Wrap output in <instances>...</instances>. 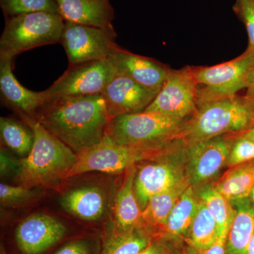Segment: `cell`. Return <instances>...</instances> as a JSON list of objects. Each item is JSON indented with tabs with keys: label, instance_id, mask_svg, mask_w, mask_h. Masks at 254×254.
I'll return each instance as SVG.
<instances>
[{
	"label": "cell",
	"instance_id": "cell-4",
	"mask_svg": "<svg viewBox=\"0 0 254 254\" xmlns=\"http://www.w3.org/2000/svg\"><path fill=\"white\" fill-rule=\"evenodd\" d=\"M183 120L149 112L119 115L110 120L106 133L119 145L156 152L177 139Z\"/></svg>",
	"mask_w": 254,
	"mask_h": 254
},
{
	"label": "cell",
	"instance_id": "cell-24",
	"mask_svg": "<svg viewBox=\"0 0 254 254\" xmlns=\"http://www.w3.org/2000/svg\"><path fill=\"white\" fill-rule=\"evenodd\" d=\"M0 134L5 146L23 158H26L33 148L34 132L24 122L20 123L12 118L1 117Z\"/></svg>",
	"mask_w": 254,
	"mask_h": 254
},
{
	"label": "cell",
	"instance_id": "cell-35",
	"mask_svg": "<svg viewBox=\"0 0 254 254\" xmlns=\"http://www.w3.org/2000/svg\"><path fill=\"white\" fill-rule=\"evenodd\" d=\"M163 239L153 238L150 245L138 254H172L168 246L163 242Z\"/></svg>",
	"mask_w": 254,
	"mask_h": 254
},
{
	"label": "cell",
	"instance_id": "cell-38",
	"mask_svg": "<svg viewBox=\"0 0 254 254\" xmlns=\"http://www.w3.org/2000/svg\"><path fill=\"white\" fill-rule=\"evenodd\" d=\"M249 254H254V232L249 246Z\"/></svg>",
	"mask_w": 254,
	"mask_h": 254
},
{
	"label": "cell",
	"instance_id": "cell-5",
	"mask_svg": "<svg viewBox=\"0 0 254 254\" xmlns=\"http://www.w3.org/2000/svg\"><path fill=\"white\" fill-rule=\"evenodd\" d=\"M65 21L60 14L36 12L6 20L0 38V55L14 58L38 47L59 43Z\"/></svg>",
	"mask_w": 254,
	"mask_h": 254
},
{
	"label": "cell",
	"instance_id": "cell-41",
	"mask_svg": "<svg viewBox=\"0 0 254 254\" xmlns=\"http://www.w3.org/2000/svg\"><path fill=\"white\" fill-rule=\"evenodd\" d=\"M251 195H252V199H253V201L254 203V187L253 190H252V193H251Z\"/></svg>",
	"mask_w": 254,
	"mask_h": 254
},
{
	"label": "cell",
	"instance_id": "cell-17",
	"mask_svg": "<svg viewBox=\"0 0 254 254\" xmlns=\"http://www.w3.org/2000/svg\"><path fill=\"white\" fill-rule=\"evenodd\" d=\"M65 21L94 27L113 28L115 12L110 0H55Z\"/></svg>",
	"mask_w": 254,
	"mask_h": 254
},
{
	"label": "cell",
	"instance_id": "cell-14",
	"mask_svg": "<svg viewBox=\"0 0 254 254\" xmlns=\"http://www.w3.org/2000/svg\"><path fill=\"white\" fill-rule=\"evenodd\" d=\"M188 176L192 184H200L215 176L226 164L231 144L225 137H214L189 144Z\"/></svg>",
	"mask_w": 254,
	"mask_h": 254
},
{
	"label": "cell",
	"instance_id": "cell-39",
	"mask_svg": "<svg viewBox=\"0 0 254 254\" xmlns=\"http://www.w3.org/2000/svg\"><path fill=\"white\" fill-rule=\"evenodd\" d=\"M0 254H8L6 253V251H5L4 247L2 245H1V250H0Z\"/></svg>",
	"mask_w": 254,
	"mask_h": 254
},
{
	"label": "cell",
	"instance_id": "cell-15",
	"mask_svg": "<svg viewBox=\"0 0 254 254\" xmlns=\"http://www.w3.org/2000/svg\"><path fill=\"white\" fill-rule=\"evenodd\" d=\"M14 58L0 55V92L2 101L16 110L21 119L36 118L37 112L48 101L45 91L24 88L12 72Z\"/></svg>",
	"mask_w": 254,
	"mask_h": 254
},
{
	"label": "cell",
	"instance_id": "cell-34",
	"mask_svg": "<svg viewBox=\"0 0 254 254\" xmlns=\"http://www.w3.org/2000/svg\"><path fill=\"white\" fill-rule=\"evenodd\" d=\"M227 235H218V238L213 245L206 250H195L197 254H225Z\"/></svg>",
	"mask_w": 254,
	"mask_h": 254
},
{
	"label": "cell",
	"instance_id": "cell-20",
	"mask_svg": "<svg viewBox=\"0 0 254 254\" xmlns=\"http://www.w3.org/2000/svg\"><path fill=\"white\" fill-rule=\"evenodd\" d=\"M187 186V182L183 180L170 190L154 195L142 210V227L153 238H161L170 214Z\"/></svg>",
	"mask_w": 254,
	"mask_h": 254
},
{
	"label": "cell",
	"instance_id": "cell-29",
	"mask_svg": "<svg viewBox=\"0 0 254 254\" xmlns=\"http://www.w3.org/2000/svg\"><path fill=\"white\" fill-rule=\"evenodd\" d=\"M38 197V191L34 189L18 185L0 184V202L4 206H17L28 203Z\"/></svg>",
	"mask_w": 254,
	"mask_h": 254
},
{
	"label": "cell",
	"instance_id": "cell-2",
	"mask_svg": "<svg viewBox=\"0 0 254 254\" xmlns=\"http://www.w3.org/2000/svg\"><path fill=\"white\" fill-rule=\"evenodd\" d=\"M23 122L33 128L35 140L29 154L20 159L16 173L19 185L29 188L55 187L68 179L76 161V153L50 133L36 119Z\"/></svg>",
	"mask_w": 254,
	"mask_h": 254
},
{
	"label": "cell",
	"instance_id": "cell-30",
	"mask_svg": "<svg viewBox=\"0 0 254 254\" xmlns=\"http://www.w3.org/2000/svg\"><path fill=\"white\" fill-rule=\"evenodd\" d=\"M252 160H254V142L242 135L232 145L226 165L231 168Z\"/></svg>",
	"mask_w": 254,
	"mask_h": 254
},
{
	"label": "cell",
	"instance_id": "cell-22",
	"mask_svg": "<svg viewBox=\"0 0 254 254\" xmlns=\"http://www.w3.org/2000/svg\"><path fill=\"white\" fill-rule=\"evenodd\" d=\"M254 187V160L231 167L215 183L214 188L227 199L249 198Z\"/></svg>",
	"mask_w": 254,
	"mask_h": 254
},
{
	"label": "cell",
	"instance_id": "cell-11",
	"mask_svg": "<svg viewBox=\"0 0 254 254\" xmlns=\"http://www.w3.org/2000/svg\"><path fill=\"white\" fill-rule=\"evenodd\" d=\"M65 233L66 227L58 219L36 213L18 224L15 239L23 254H41L60 242Z\"/></svg>",
	"mask_w": 254,
	"mask_h": 254
},
{
	"label": "cell",
	"instance_id": "cell-40",
	"mask_svg": "<svg viewBox=\"0 0 254 254\" xmlns=\"http://www.w3.org/2000/svg\"><path fill=\"white\" fill-rule=\"evenodd\" d=\"M192 249H193V248H192ZM193 252H190V251H188V252H184V254H197L196 252H195V250H193Z\"/></svg>",
	"mask_w": 254,
	"mask_h": 254
},
{
	"label": "cell",
	"instance_id": "cell-26",
	"mask_svg": "<svg viewBox=\"0 0 254 254\" xmlns=\"http://www.w3.org/2000/svg\"><path fill=\"white\" fill-rule=\"evenodd\" d=\"M190 233L187 243L195 250H206L218 238L219 233L216 222L201 201L198 202Z\"/></svg>",
	"mask_w": 254,
	"mask_h": 254
},
{
	"label": "cell",
	"instance_id": "cell-37",
	"mask_svg": "<svg viewBox=\"0 0 254 254\" xmlns=\"http://www.w3.org/2000/svg\"><path fill=\"white\" fill-rule=\"evenodd\" d=\"M242 135L247 137V138H250V140L254 142V127L249 128L247 131H244L243 133H242Z\"/></svg>",
	"mask_w": 254,
	"mask_h": 254
},
{
	"label": "cell",
	"instance_id": "cell-32",
	"mask_svg": "<svg viewBox=\"0 0 254 254\" xmlns=\"http://www.w3.org/2000/svg\"><path fill=\"white\" fill-rule=\"evenodd\" d=\"M19 163V160H16L1 148L0 153V173L1 177L7 176L11 173L16 174Z\"/></svg>",
	"mask_w": 254,
	"mask_h": 254
},
{
	"label": "cell",
	"instance_id": "cell-16",
	"mask_svg": "<svg viewBox=\"0 0 254 254\" xmlns=\"http://www.w3.org/2000/svg\"><path fill=\"white\" fill-rule=\"evenodd\" d=\"M181 175L171 163L155 160L137 169L134 192L140 208L143 210L148 200L183 181Z\"/></svg>",
	"mask_w": 254,
	"mask_h": 254
},
{
	"label": "cell",
	"instance_id": "cell-1",
	"mask_svg": "<svg viewBox=\"0 0 254 254\" xmlns=\"http://www.w3.org/2000/svg\"><path fill=\"white\" fill-rule=\"evenodd\" d=\"M35 119L76 153L98 143L111 120L101 94L50 99Z\"/></svg>",
	"mask_w": 254,
	"mask_h": 254
},
{
	"label": "cell",
	"instance_id": "cell-3",
	"mask_svg": "<svg viewBox=\"0 0 254 254\" xmlns=\"http://www.w3.org/2000/svg\"><path fill=\"white\" fill-rule=\"evenodd\" d=\"M254 127V101L237 95L197 107L193 117L182 125L177 138L190 143L227 133L245 131Z\"/></svg>",
	"mask_w": 254,
	"mask_h": 254
},
{
	"label": "cell",
	"instance_id": "cell-21",
	"mask_svg": "<svg viewBox=\"0 0 254 254\" xmlns=\"http://www.w3.org/2000/svg\"><path fill=\"white\" fill-rule=\"evenodd\" d=\"M235 201L237 208L227 235L225 254H249L254 232V205L248 198Z\"/></svg>",
	"mask_w": 254,
	"mask_h": 254
},
{
	"label": "cell",
	"instance_id": "cell-36",
	"mask_svg": "<svg viewBox=\"0 0 254 254\" xmlns=\"http://www.w3.org/2000/svg\"><path fill=\"white\" fill-rule=\"evenodd\" d=\"M247 93L245 97L248 99L254 101V67L252 68L249 74L248 80H247Z\"/></svg>",
	"mask_w": 254,
	"mask_h": 254
},
{
	"label": "cell",
	"instance_id": "cell-31",
	"mask_svg": "<svg viewBox=\"0 0 254 254\" xmlns=\"http://www.w3.org/2000/svg\"><path fill=\"white\" fill-rule=\"evenodd\" d=\"M238 7L248 33V48L254 53V0H239Z\"/></svg>",
	"mask_w": 254,
	"mask_h": 254
},
{
	"label": "cell",
	"instance_id": "cell-13",
	"mask_svg": "<svg viewBox=\"0 0 254 254\" xmlns=\"http://www.w3.org/2000/svg\"><path fill=\"white\" fill-rule=\"evenodd\" d=\"M108 60L117 74L128 76L150 91L158 93L171 69L150 58L133 54L118 47Z\"/></svg>",
	"mask_w": 254,
	"mask_h": 254
},
{
	"label": "cell",
	"instance_id": "cell-8",
	"mask_svg": "<svg viewBox=\"0 0 254 254\" xmlns=\"http://www.w3.org/2000/svg\"><path fill=\"white\" fill-rule=\"evenodd\" d=\"M113 28L85 26L65 21L60 43L66 52L70 65L108 59L118 48Z\"/></svg>",
	"mask_w": 254,
	"mask_h": 254
},
{
	"label": "cell",
	"instance_id": "cell-23",
	"mask_svg": "<svg viewBox=\"0 0 254 254\" xmlns=\"http://www.w3.org/2000/svg\"><path fill=\"white\" fill-rule=\"evenodd\" d=\"M198 203L193 189L187 187L170 213L161 238H178L187 234L191 227Z\"/></svg>",
	"mask_w": 254,
	"mask_h": 254
},
{
	"label": "cell",
	"instance_id": "cell-18",
	"mask_svg": "<svg viewBox=\"0 0 254 254\" xmlns=\"http://www.w3.org/2000/svg\"><path fill=\"white\" fill-rule=\"evenodd\" d=\"M137 168L133 165L126 171L114 205L113 232H127L142 227V210L134 192Z\"/></svg>",
	"mask_w": 254,
	"mask_h": 254
},
{
	"label": "cell",
	"instance_id": "cell-28",
	"mask_svg": "<svg viewBox=\"0 0 254 254\" xmlns=\"http://www.w3.org/2000/svg\"><path fill=\"white\" fill-rule=\"evenodd\" d=\"M0 6L5 16L9 18L36 12L59 14L55 0H0Z\"/></svg>",
	"mask_w": 254,
	"mask_h": 254
},
{
	"label": "cell",
	"instance_id": "cell-19",
	"mask_svg": "<svg viewBox=\"0 0 254 254\" xmlns=\"http://www.w3.org/2000/svg\"><path fill=\"white\" fill-rule=\"evenodd\" d=\"M60 205L73 216L92 222L103 217L107 198L103 190L97 186H83L66 191L60 198Z\"/></svg>",
	"mask_w": 254,
	"mask_h": 254
},
{
	"label": "cell",
	"instance_id": "cell-7",
	"mask_svg": "<svg viewBox=\"0 0 254 254\" xmlns=\"http://www.w3.org/2000/svg\"><path fill=\"white\" fill-rule=\"evenodd\" d=\"M158 153L119 145L105 135L98 143L76 153V161L68 178L91 172L120 174L126 172L136 162Z\"/></svg>",
	"mask_w": 254,
	"mask_h": 254
},
{
	"label": "cell",
	"instance_id": "cell-27",
	"mask_svg": "<svg viewBox=\"0 0 254 254\" xmlns=\"http://www.w3.org/2000/svg\"><path fill=\"white\" fill-rule=\"evenodd\" d=\"M200 201L205 205L218 225L219 235H228L235 215L230 200L214 187L205 189L200 194Z\"/></svg>",
	"mask_w": 254,
	"mask_h": 254
},
{
	"label": "cell",
	"instance_id": "cell-25",
	"mask_svg": "<svg viewBox=\"0 0 254 254\" xmlns=\"http://www.w3.org/2000/svg\"><path fill=\"white\" fill-rule=\"evenodd\" d=\"M153 237L143 228L127 232H113L102 254H138L150 245Z\"/></svg>",
	"mask_w": 254,
	"mask_h": 254
},
{
	"label": "cell",
	"instance_id": "cell-9",
	"mask_svg": "<svg viewBox=\"0 0 254 254\" xmlns=\"http://www.w3.org/2000/svg\"><path fill=\"white\" fill-rule=\"evenodd\" d=\"M116 74L108 59L70 65L63 76L44 91L48 100L72 95H99Z\"/></svg>",
	"mask_w": 254,
	"mask_h": 254
},
{
	"label": "cell",
	"instance_id": "cell-6",
	"mask_svg": "<svg viewBox=\"0 0 254 254\" xmlns=\"http://www.w3.org/2000/svg\"><path fill=\"white\" fill-rule=\"evenodd\" d=\"M254 67V53L247 48L235 59L205 67H190L197 86V107L214 100L230 98L247 88L249 74Z\"/></svg>",
	"mask_w": 254,
	"mask_h": 254
},
{
	"label": "cell",
	"instance_id": "cell-33",
	"mask_svg": "<svg viewBox=\"0 0 254 254\" xmlns=\"http://www.w3.org/2000/svg\"><path fill=\"white\" fill-rule=\"evenodd\" d=\"M54 254H91V252L86 242L77 240L68 242Z\"/></svg>",
	"mask_w": 254,
	"mask_h": 254
},
{
	"label": "cell",
	"instance_id": "cell-12",
	"mask_svg": "<svg viewBox=\"0 0 254 254\" xmlns=\"http://www.w3.org/2000/svg\"><path fill=\"white\" fill-rule=\"evenodd\" d=\"M157 94L120 74H116L101 93L111 120L119 115L143 113Z\"/></svg>",
	"mask_w": 254,
	"mask_h": 254
},
{
	"label": "cell",
	"instance_id": "cell-10",
	"mask_svg": "<svg viewBox=\"0 0 254 254\" xmlns=\"http://www.w3.org/2000/svg\"><path fill=\"white\" fill-rule=\"evenodd\" d=\"M198 86L190 68L172 70L161 90L145 112L183 120L197 110Z\"/></svg>",
	"mask_w": 254,
	"mask_h": 254
}]
</instances>
